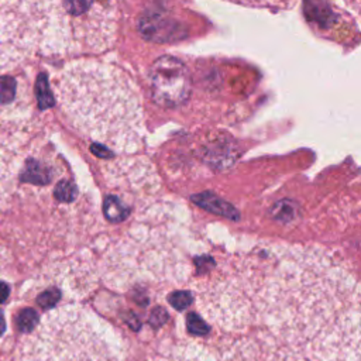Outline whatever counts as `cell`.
<instances>
[{"mask_svg": "<svg viewBox=\"0 0 361 361\" xmlns=\"http://www.w3.org/2000/svg\"><path fill=\"white\" fill-rule=\"evenodd\" d=\"M197 290L224 361H360L358 283L327 251L257 247Z\"/></svg>", "mask_w": 361, "mask_h": 361, "instance_id": "obj_1", "label": "cell"}, {"mask_svg": "<svg viewBox=\"0 0 361 361\" xmlns=\"http://www.w3.org/2000/svg\"><path fill=\"white\" fill-rule=\"evenodd\" d=\"M117 17L116 0H0V45L11 65L34 52H100Z\"/></svg>", "mask_w": 361, "mask_h": 361, "instance_id": "obj_2", "label": "cell"}, {"mask_svg": "<svg viewBox=\"0 0 361 361\" xmlns=\"http://www.w3.org/2000/svg\"><path fill=\"white\" fill-rule=\"evenodd\" d=\"M56 97L69 123L102 147L126 151L140 142V96L120 68L97 61L73 62L56 79Z\"/></svg>", "mask_w": 361, "mask_h": 361, "instance_id": "obj_3", "label": "cell"}, {"mask_svg": "<svg viewBox=\"0 0 361 361\" xmlns=\"http://www.w3.org/2000/svg\"><path fill=\"white\" fill-rule=\"evenodd\" d=\"M16 361H128L117 330L86 307L54 309L21 340Z\"/></svg>", "mask_w": 361, "mask_h": 361, "instance_id": "obj_4", "label": "cell"}, {"mask_svg": "<svg viewBox=\"0 0 361 361\" xmlns=\"http://www.w3.org/2000/svg\"><path fill=\"white\" fill-rule=\"evenodd\" d=\"M154 100L164 107L182 104L190 93V76L183 62L173 56H161L149 69Z\"/></svg>", "mask_w": 361, "mask_h": 361, "instance_id": "obj_5", "label": "cell"}, {"mask_svg": "<svg viewBox=\"0 0 361 361\" xmlns=\"http://www.w3.org/2000/svg\"><path fill=\"white\" fill-rule=\"evenodd\" d=\"M18 169V152L14 142L0 133V213L10 202Z\"/></svg>", "mask_w": 361, "mask_h": 361, "instance_id": "obj_6", "label": "cell"}, {"mask_svg": "<svg viewBox=\"0 0 361 361\" xmlns=\"http://www.w3.org/2000/svg\"><path fill=\"white\" fill-rule=\"evenodd\" d=\"M152 361H219L212 350L197 341L178 340L164 345Z\"/></svg>", "mask_w": 361, "mask_h": 361, "instance_id": "obj_7", "label": "cell"}, {"mask_svg": "<svg viewBox=\"0 0 361 361\" xmlns=\"http://www.w3.org/2000/svg\"><path fill=\"white\" fill-rule=\"evenodd\" d=\"M104 214L111 221H121L127 217L128 209L126 207L124 202L116 196H107L103 203Z\"/></svg>", "mask_w": 361, "mask_h": 361, "instance_id": "obj_8", "label": "cell"}, {"mask_svg": "<svg viewBox=\"0 0 361 361\" xmlns=\"http://www.w3.org/2000/svg\"><path fill=\"white\" fill-rule=\"evenodd\" d=\"M17 83L13 78H0V103H10L16 96Z\"/></svg>", "mask_w": 361, "mask_h": 361, "instance_id": "obj_9", "label": "cell"}, {"mask_svg": "<svg viewBox=\"0 0 361 361\" xmlns=\"http://www.w3.org/2000/svg\"><path fill=\"white\" fill-rule=\"evenodd\" d=\"M37 313L31 309H25L18 314V327L23 331H30L34 329V326L37 324Z\"/></svg>", "mask_w": 361, "mask_h": 361, "instance_id": "obj_10", "label": "cell"}, {"mask_svg": "<svg viewBox=\"0 0 361 361\" xmlns=\"http://www.w3.org/2000/svg\"><path fill=\"white\" fill-rule=\"evenodd\" d=\"M169 302L176 309H185L190 303V295L186 292H175L171 295Z\"/></svg>", "mask_w": 361, "mask_h": 361, "instance_id": "obj_11", "label": "cell"}, {"mask_svg": "<svg viewBox=\"0 0 361 361\" xmlns=\"http://www.w3.org/2000/svg\"><path fill=\"white\" fill-rule=\"evenodd\" d=\"M38 99H39V103L42 107H47L51 104V94L48 92V87H47V82L44 78H41L38 80Z\"/></svg>", "mask_w": 361, "mask_h": 361, "instance_id": "obj_12", "label": "cell"}, {"mask_svg": "<svg viewBox=\"0 0 361 361\" xmlns=\"http://www.w3.org/2000/svg\"><path fill=\"white\" fill-rule=\"evenodd\" d=\"M189 329L195 333V334H202L203 331H206L207 329H206V326L203 324V320L202 319H199L196 314H192L190 317H189Z\"/></svg>", "mask_w": 361, "mask_h": 361, "instance_id": "obj_13", "label": "cell"}, {"mask_svg": "<svg viewBox=\"0 0 361 361\" xmlns=\"http://www.w3.org/2000/svg\"><path fill=\"white\" fill-rule=\"evenodd\" d=\"M8 292H10V290H8V286H7L3 281H0V303L7 299Z\"/></svg>", "mask_w": 361, "mask_h": 361, "instance_id": "obj_14", "label": "cell"}, {"mask_svg": "<svg viewBox=\"0 0 361 361\" xmlns=\"http://www.w3.org/2000/svg\"><path fill=\"white\" fill-rule=\"evenodd\" d=\"M4 327H6V323H4V319H3V316H1V313H0V336H1V333L4 331Z\"/></svg>", "mask_w": 361, "mask_h": 361, "instance_id": "obj_15", "label": "cell"}]
</instances>
